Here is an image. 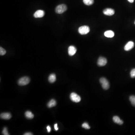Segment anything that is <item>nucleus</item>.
<instances>
[{"instance_id":"nucleus-1","label":"nucleus","mask_w":135,"mask_h":135,"mask_svg":"<svg viewBox=\"0 0 135 135\" xmlns=\"http://www.w3.org/2000/svg\"><path fill=\"white\" fill-rule=\"evenodd\" d=\"M99 82L101 84L102 88L104 89H108L110 88V83L108 80L106 78L102 77L99 80Z\"/></svg>"},{"instance_id":"nucleus-6","label":"nucleus","mask_w":135,"mask_h":135,"mask_svg":"<svg viewBox=\"0 0 135 135\" xmlns=\"http://www.w3.org/2000/svg\"><path fill=\"white\" fill-rule=\"evenodd\" d=\"M107 61L105 57H100L98 60L97 64L99 66H103L106 65Z\"/></svg>"},{"instance_id":"nucleus-20","label":"nucleus","mask_w":135,"mask_h":135,"mask_svg":"<svg viewBox=\"0 0 135 135\" xmlns=\"http://www.w3.org/2000/svg\"><path fill=\"white\" fill-rule=\"evenodd\" d=\"M6 53V51L2 47H0V55L1 56L4 55Z\"/></svg>"},{"instance_id":"nucleus-13","label":"nucleus","mask_w":135,"mask_h":135,"mask_svg":"<svg viewBox=\"0 0 135 135\" xmlns=\"http://www.w3.org/2000/svg\"><path fill=\"white\" fill-rule=\"evenodd\" d=\"M113 120L114 122L117 124L120 125L124 123L123 121L122 120H121L120 118L117 116H114L113 118Z\"/></svg>"},{"instance_id":"nucleus-25","label":"nucleus","mask_w":135,"mask_h":135,"mask_svg":"<svg viewBox=\"0 0 135 135\" xmlns=\"http://www.w3.org/2000/svg\"><path fill=\"white\" fill-rule=\"evenodd\" d=\"M24 135H33L32 133L31 132H27V133H26L24 134Z\"/></svg>"},{"instance_id":"nucleus-27","label":"nucleus","mask_w":135,"mask_h":135,"mask_svg":"<svg viewBox=\"0 0 135 135\" xmlns=\"http://www.w3.org/2000/svg\"><path fill=\"white\" fill-rule=\"evenodd\" d=\"M134 24H135V22H134Z\"/></svg>"},{"instance_id":"nucleus-4","label":"nucleus","mask_w":135,"mask_h":135,"mask_svg":"<svg viewBox=\"0 0 135 135\" xmlns=\"http://www.w3.org/2000/svg\"><path fill=\"white\" fill-rule=\"evenodd\" d=\"M29 78L27 77H24L21 78L18 81V84L20 86H25L29 83Z\"/></svg>"},{"instance_id":"nucleus-12","label":"nucleus","mask_w":135,"mask_h":135,"mask_svg":"<svg viewBox=\"0 0 135 135\" xmlns=\"http://www.w3.org/2000/svg\"><path fill=\"white\" fill-rule=\"evenodd\" d=\"M104 36L107 38H113L115 35L114 32L112 31H107L105 32L104 33Z\"/></svg>"},{"instance_id":"nucleus-15","label":"nucleus","mask_w":135,"mask_h":135,"mask_svg":"<svg viewBox=\"0 0 135 135\" xmlns=\"http://www.w3.org/2000/svg\"><path fill=\"white\" fill-rule=\"evenodd\" d=\"M56 101L55 100L52 99L48 102V103L47 104V106L49 108L53 107H55V106H56Z\"/></svg>"},{"instance_id":"nucleus-22","label":"nucleus","mask_w":135,"mask_h":135,"mask_svg":"<svg viewBox=\"0 0 135 135\" xmlns=\"http://www.w3.org/2000/svg\"><path fill=\"white\" fill-rule=\"evenodd\" d=\"M2 134L5 135H9V134H8V132L7 129L6 127H5L3 129V131H2Z\"/></svg>"},{"instance_id":"nucleus-11","label":"nucleus","mask_w":135,"mask_h":135,"mask_svg":"<svg viewBox=\"0 0 135 135\" xmlns=\"http://www.w3.org/2000/svg\"><path fill=\"white\" fill-rule=\"evenodd\" d=\"M0 117L2 119L8 120L11 119V115L9 113H2L0 114Z\"/></svg>"},{"instance_id":"nucleus-14","label":"nucleus","mask_w":135,"mask_h":135,"mask_svg":"<svg viewBox=\"0 0 135 135\" xmlns=\"http://www.w3.org/2000/svg\"><path fill=\"white\" fill-rule=\"evenodd\" d=\"M48 81L51 83L55 82L56 81V75L54 74H50L48 77Z\"/></svg>"},{"instance_id":"nucleus-2","label":"nucleus","mask_w":135,"mask_h":135,"mask_svg":"<svg viewBox=\"0 0 135 135\" xmlns=\"http://www.w3.org/2000/svg\"><path fill=\"white\" fill-rule=\"evenodd\" d=\"M67 9V6L65 5L61 4L57 6L56 8L55 12L56 13L61 14L64 13Z\"/></svg>"},{"instance_id":"nucleus-19","label":"nucleus","mask_w":135,"mask_h":135,"mask_svg":"<svg viewBox=\"0 0 135 135\" xmlns=\"http://www.w3.org/2000/svg\"><path fill=\"white\" fill-rule=\"evenodd\" d=\"M82 127L83 128H84L85 129H87V130H89V129H90V126H89V124L86 122L83 123L82 125Z\"/></svg>"},{"instance_id":"nucleus-9","label":"nucleus","mask_w":135,"mask_h":135,"mask_svg":"<svg viewBox=\"0 0 135 135\" xmlns=\"http://www.w3.org/2000/svg\"><path fill=\"white\" fill-rule=\"evenodd\" d=\"M134 46V42L131 41H129L125 46V50L126 51H130L133 48Z\"/></svg>"},{"instance_id":"nucleus-3","label":"nucleus","mask_w":135,"mask_h":135,"mask_svg":"<svg viewBox=\"0 0 135 135\" xmlns=\"http://www.w3.org/2000/svg\"><path fill=\"white\" fill-rule=\"evenodd\" d=\"M78 31L81 35H86L90 32L89 27L88 26H83L79 28Z\"/></svg>"},{"instance_id":"nucleus-21","label":"nucleus","mask_w":135,"mask_h":135,"mask_svg":"<svg viewBox=\"0 0 135 135\" xmlns=\"http://www.w3.org/2000/svg\"><path fill=\"white\" fill-rule=\"evenodd\" d=\"M130 75L131 78H134L135 77V69H132L130 72Z\"/></svg>"},{"instance_id":"nucleus-24","label":"nucleus","mask_w":135,"mask_h":135,"mask_svg":"<svg viewBox=\"0 0 135 135\" xmlns=\"http://www.w3.org/2000/svg\"><path fill=\"white\" fill-rule=\"evenodd\" d=\"M47 131L48 132H50V130H51V128H50V127L49 126H48L47 127Z\"/></svg>"},{"instance_id":"nucleus-8","label":"nucleus","mask_w":135,"mask_h":135,"mask_svg":"<svg viewBox=\"0 0 135 135\" xmlns=\"http://www.w3.org/2000/svg\"><path fill=\"white\" fill-rule=\"evenodd\" d=\"M103 13L105 15L112 16L114 14L115 11L112 8H106L103 10Z\"/></svg>"},{"instance_id":"nucleus-7","label":"nucleus","mask_w":135,"mask_h":135,"mask_svg":"<svg viewBox=\"0 0 135 135\" xmlns=\"http://www.w3.org/2000/svg\"><path fill=\"white\" fill-rule=\"evenodd\" d=\"M45 14V12L43 10H38L35 12L33 14L34 17L35 18H42Z\"/></svg>"},{"instance_id":"nucleus-5","label":"nucleus","mask_w":135,"mask_h":135,"mask_svg":"<svg viewBox=\"0 0 135 135\" xmlns=\"http://www.w3.org/2000/svg\"><path fill=\"white\" fill-rule=\"evenodd\" d=\"M70 98L71 100L73 102H79L81 100L80 97L79 96V95H77L76 93H72L70 96Z\"/></svg>"},{"instance_id":"nucleus-10","label":"nucleus","mask_w":135,"mask_h":135,"mask_svg":"<svg viewBox=\"0 0 135 135\" xmlns=\"http://www.w3.org/2000/svg\"><path fill=\"white\" fill-rule=\"evenodd\" d=\"M77 51V49L74 46H70L68 48V55L70 56H73L75 54Z\"/></svg>"},{"instance_id":"nucleus-23","label":"nucleus","mask_w":135,"mask_h":135,"mask_svg":"<svg viewBox=\"0 0 135 135\" xmlns=\"http://www.w3.org/2000/svg\"><path fill=\"white\" fill-rule=\"evenodd\" d=\"M54 127H55V129L56 131H57L58 130V128L57 127V124H55V126H54Z\"/></svg>"},{"instance_id":"nucleus-26","label":"nucleus","mask_w":135,"mask_h":135,"mask_svg":"<svg viewBox=\"0 0 135 135\" xmlns=\"http://www.w3.org/2000/svg\"><path fill=\"white\" fill-rule=\"evenodd\" d=\"M128 2H130V3H133L134 2V0H128Z\"/></svg>"},{"instance_id":"nucleus-18","label":"nucleus","mask_w":135,"mask_h":135,"mask_svg":"<svg viewBox=\"0 0 135 135\" xmlns=\"http://www.w3.org/2000/svg\"><path fill=\"white\" fill-rule=\"evenodd\" d=\"M130 101L132 106L135 107V96L132 95L130 96Z\"/></svg>"},{"instance_id":"nucleus-16","label":"nucleus","mask_w":135,"mask_h":135,"mask_svg":"<svg viewBox=\"0 0 135 135\" xmlns=\"http://www.w3.org/2000/svg\"><path fill=\"white\" fill-rule=\"evenodd\" d=\"M25 115L26 117L29 119H32L34 117V115L30 111H27L25 112Z\"/></svg>"},{"instance_id":"nucleus-17","label":"nucleus","mask_w":135,"mask_h":135,"mask_svg":"<svg viewBox=\"0 0 135 135\" xmlns=\"http://www.w3.org/2000/svg\"><path fill=\"white\" fill-rule=\"evenodd\" d=\"M83 2L86 5L90 6L93 4L94 0H83Z\"/></svg>"}]
</instances>
